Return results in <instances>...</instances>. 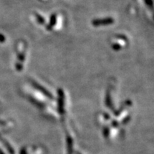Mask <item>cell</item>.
<instances>
[{"instance_id": "6da1fadb", "label": "cell", "mask_w": 154, "mask_h": 154, "mask_svg": "<svg viewBox=\"0 0 154 154\" xmlns=\"http://www.w3.org/2000/svg\"><path fill=\"white\" fill-rule=\"evenodd\" d=\"M114 20L112 19H96L93 21V24L95 26H100V25H106V24H112Z\"/></svg>"}]
</instances>
